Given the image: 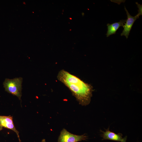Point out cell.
I'll use <instances>...</instances> for the list:
<instances>
[{
    "instance_id": "cell-7",
    "label": "cell",
    "mask_w": 142,
    "mask_h": 142,
    "mask_svg": "<svg viewBox=\"0 0 142 142\" xmlns=\"http://www.w3.org/2000/svg\"><path fill=\"white\" fill-rule=\"evenodd\" d=\"M102 133L103 140H109L121 142L123 140L122 135L121 134H116L108 130L105 132L103 131Z\"/></svg>"
},
{
    "instance_id": "cell-3",
    "label": "cell",
    "mask_w": 142,
    "mask_h": 142,
    "mask_svg": "<svg viewBox=\"0 0 142 142\" xmlns=\"http://www.w3.org/2000/svg\"><path fill=\"white\" fill-rule=\"evenodd\" d=\"M87 136L85 134L78 135L72 134L63 128L61 131L58 142H78L85 140Z\"/></svg>"
},
{
    "instance_id": "cell-9",
    "label": "cell",
    "mask_w": 142,
    "mask_h": 142,
    "mask_svg": "<svg viewBox=\"0 0 142 142\" xmlns=\"http://www.w3.org/2000/svg\"><path fill=\"white\" fill-rule=\"evenodd\" d=\"M127 137L125 136L123 138V140L121 142H126V140Z\"/></svg>"
},
{
    "instance_id": "cell-1",
    "label": "cell",
    "mask_w": 142,
    "mask_h": 142,
    "mask_svg": "<svg viewBox=\"0 0 142 142\" xmlns=\"http://www.w3.org/2000/svg\"><path fill=\"white\" fill-rule=\"evenodd\" d=\"M57 78L69 89L80 104L85 106L90 103L93 91L91 85L64 69L59 72Z\"/></svg>"
},
{
    "instance_id": "cell-5",
    "label": "cell",
    "mask_w": 142,
    "mask_h": 142,
    "mask_svg": "<svg viewBox=\"0 0 142 142\" xmlns=\"http://www.w3.org/2000/svg\"><path fill=\"white\" fill-rule=\"evenodd\" d=\"M125 9L126 12L127 19L126 23L124 26V29L121 34V36H125L127 39L134 22L139 18V16L137 14L135 16H132L130 14L125 7Z\"/></svg>"
},
{
    "instance_id": "cell-4",
    "label": "cell",
    "mask_w": 142,
    "mask_h": 142,
    "mask_svg": "<svg viewBox=\"0 0 142 142\" xmlns=\"http://www.w3.org/2000/svg\"><path fill=\"white\" fill-rule=\"evenodd\" d=\"M3 127L11 130L17 134L19 142L21 141L19 135V132L16 129L14 125L12 116L0 115V130Z\"/></svg>"
},
{
    "instance_id": "cell-8",
    "label": "cell",
    "mask_w": 142,
    "mask_h": 142,
    "mask_svg": "<svg viewBox=\"0 0 142 142\" xmlns=\"http://www.w3.org/2000/svg\"><path fill=\"white\" fill-rule=\"evenodd\" d=\"M136 3L137 4L138 8V14L140 16V15H141L142 14V5L139 4L137 2H136Z\"/></svg>"
},
{
    "instance_id": "cell-10",
    "label": "cell",
    "mask_w": 142,
    "mask_h": 142,
    "mask_svg": "<svg viewBox=\"0 0 142 142\" xmlns=\"http://www.w3.org/2000/svg\"><path fill=\"white\" fill-rule=\"evenodd\" d=\"M41 142H46L45 140L44 139H42Z\"/></svg>"
},
{
    "instance_id": "cell-2",
    "label": "cell",
    "mask_w": 142,
    "mask_h": 142,
    "mask_svg": "<svg viewBox=\"0 0 142 142\" xmlns=\"http://www.w3.org/2000/svg\"><path fill=\"white\" fill-rule=\"evenodd\" d=\"M22 80L23 79L21 77L12 79L6 78L3 84L5 91L16 96L19 100H21Z\"/></svg>"
},
{
    "instance_id": "cell-6",
    "label": "cell",
    "mask_w": 142,
    "mask_h": 142,
    "mask_svg": "<svg viewBox=\"0 0 142 142\" xmlns=\"http://www.w3.org/2000/svg\"><path fill=\"white\" fill-rule=\"evenodd\" d=\"M126 20H121L118 22L111 24L108 23L107 24L108 30L106 34V37H108L113 34H115L117 30L121 26L124 27V24L125 23Z\"/></svg>"
}]
</instances>
